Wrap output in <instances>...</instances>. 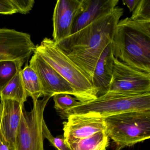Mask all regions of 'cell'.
Instances as JSON below:
<instances>
[{
    "instance_id": "d6986e66",
    "label": "cell",
    "mask_w": 150,
    "mask_h": 150,
    "mask_svg": "<svg viewBox=\"0 0 150 150\" xmlns=\"http://www.w3.org/2000/svg\"><path fill=\"white\" fill-rule=\"evenodd\" d=\"M55 105L54 108L58 112H63L67 109L73 108L79 104L75 97H72L69 94L61 93L53 96Z\"/></svg>"
},
{
    "instance_id": "2e32d148",
    "label": "cell",
    "mask_w": 150,
    "mask_h": 150,
    "mask_svg": "<svg viewBox=\"0 0 150 150\" xmlns=\"http://www.w3.org/2000/svg\"><path fill=\"white\" fill-rule=\"evenodd\" d=\"M21 70L17 73L3 89L0 90L1 100H15L24 106L28 96L22 80Z\"/></svg>"
},
{
    "instance_id": "3957f363",
    "label": "cell",
    "mask_w": 150,
    "mask_h": 150,
    "mask_svg": "<svg viewBox=\"0 0 150 150\" xmlns=\"http://www.w3.org/2000/svg\"><path fill=\"white\" fill-rule=\"evenodd\" d=\"M34 52L71 85L78 100L86 102L98 97V90L86 74L56 45L52 39L44 38L40 45L36 46Z\"/></svg>"
},
{
    "instance_id": "4fadbf2b",
    "label": "cell",
    "mask_w": 150,
    "mask_h": 150,
    "mask_svg": "<svg viewBox=\"0 0 150 150\" xmlns=\"http://www.w3.org/2000/svg\"><path fill=\"white\" fill-rule=\"evenodd\" d=\"M24 106L13 100L0 102V131L5 138L15 145L16 134Z\"/></svg>"
},
{
    "instance_id": "277c9868",
    "label": "cell",
    "mask_w": 150,
    "mask_h": 150,
    "mask_svg": "<svg viewBox=\"0 0 150 150\" xmlns=\"http://www.w3.org/2000/svg\"><path fill=\"white\" fill-rule=\"evenodd\" d=\"M150 110V93L141 95L107 93L96 99L66 110L62 117L72 115H85L104 118L130 111Z\"/></svg>"
},
{
    "instance_id": "ba28073f",
    "label": "cell",
    "mask_w": 150,
    "mask_h": 150,
    "mask_svg": "<svg viewBox=\"0 0 150 150\" xmlns=\"http://www.w3.org/2000/svg\"><path fill=\"white\" fill-rule=\"evenodd\" d=\"M35 47L29 34L14 29H0V61L26 62L34 53Z\"/></svg>"
},
{
    "instance_id": "e0dca14e",
    "label": "cell",
    "mask_w": 150,
    "mask_h": 150,
    "mask_svg": "<svg viewBox=\"0 0 150 150\" xmlns=\"http://www.w3.org/2000/svg\"><path fill=\"white\" fill-rule=\"evenodd\" d=\"M22 80L28 96L32 98L33 103L42 96V86L35 70L27 64L21 71Z\"/></svg>"
},
{
    "instance_id": "ac0fdd59",
    "label": "cell",
    "mask_w": 150,
    "mask_h": 150,
    "mask_svg": "<svg viewBox=\"0 0 150 150\" xmlns=\"http://www.w3.org/2000/svg\"><path fill=\"white\" fill-rule=\"evenodd\" d=\"M25 62L22 60L0 61V90L22 70V67Z\"/></svg>"
},
{
    "instance_id": "5b68a950",
    "label": "cell",
    "mask_w": 150,
    "mask_h": 150,
    "mask_svg": "<svg viewBox=\"0 0 150 150\" xmlns=\"http://www.w3.org/2000/svg\"><path fill=\"white\" fill-rule=\"evenodd\" d=\"M115 150L131 146L150 138V110L130 111L103 118Z\"/></svg>"
},
{
    "instance_id": "cb8c5ba5",
    "label": "cell",
    "mask_w": 150,
    "mask_h": 150,
    "mask_svg": "<svg viewBox=\"0 0 150 150\" xmlns=\"http://www.w3.org/2000/svg\"><path fill=\"white\" fill-rule=\"evenodd\" d=\"M0 150H16L15 146L8 141L0 131Z\"/></svg>"
},
{
    "instance_id": "ffe728a7",
    "label": "cell",
    "mask_w": 150,
    "mask_h": 150,
    "mask_svg": "<svg viewBox=\"0 0 150 150\" xmlns=\"http://www.w3.org/2000/svg\"><path fill=\"white\" fill-rule=\"evenodd\" d=\"M130 18L132 21H150V0H140Z\"/></svg>"
},
{
    "instance_id": "44dd1931",
    "label": "cell",
    "mask_w": 150,
    "mask_h": 150,
    "mask_svg": "<svg viewBox=\"0 0 150 150\" xmlns=\"http://www.w3.org/2000/svg\"><path fill=\"white\" fill-rule=\"evenodd\" d=\"M43 134L44 138H46L50 144L57 150H71L65 141L64 136H59L55 137L48 129L45 121H43L42 125Z\"/></svg>"
},
{
    "instance_id": "8fae6325",
    "label": "cell",
    "mask_w": 150,
    "mask_h": 150,
    "mask_svg": "<svg viewBox=\"0 0 150 150\" xmlns=\"http://www.w3.org/2000/svg\"><path fill=\"white\" fill-rule=\"evenodd\" d=\"M82 0H58L53 14L52 37L55 43L71 34L75 16Z\"/></svg>"
},
{
    "instance_id": "603a6c76",
    "label": "cell",
    "mask_w": 150,
    "mask_h": 150,
    "mask_svg": "<svg viewBox=\"0 0 150 150\" xmlns=\"http://www.w3.org/2000/svg\"><path fill=\"white\" fill-rule=\"evenodd\" d=\"M16 13L10 0H0V14L11 15Z\"/></svg>"
},
{
    "instance_id": "7402d4cb",
    "label": "cell",
    "mask_w": 150,
    "mask_h": 150,
    "mask_svg": "<svg viewBox=\"0 0 150 150\" xmlns=\"http://www.w3.org/2000/svg\"><path fill=\"white\" fill-rule=\"evenodd\" d=\"M10 2L16 13L23 14H26L31 11L35 3L34 0H10Z\"/></svg>"
},
{
    "instance_id": "d4e9b609",
    "label": "cell",
    "mask_w": 150,
    "mask_h": 150,
    "mask_svg": "<svg viewBox=\"0 0 150 150\" xmlns=\"http://www.w3.org/2000/svg\"><path fill=\"white\" fill-rule=\"evenodd\" d=\"M140 0H122L124 5H126L130 12H132L136 8Z\"/></svg>"
},
{
    "instance_id": "5bb4252c",
    "label": "cell",
    "mask_w": 150,
    "mask_h": 150,
    "mask_svg": "<svg viewBox=\"0 0 150 150\" xmlns=\"http://www.w3.org/2000/svg\"><path fill=\"white\" fill-rule=\"evenodd\" d=\"M114 59L111 42L103 52L94 70L92 83L98 90V96L105 94L108 91L113 75Z\"/></svg>"
},
{
    "instance_id": "30bf717a",
    "label": "cell",
    "mask_w": 150,
    "mask_h": 150,
    "mask_svg": "<svg viewBox=\"0 0 150 150\" xmlns=\"http://www.w3.org/2000/svg\"><path fill=\"white\" fill-rule=\"evenodd\" d=\"M67 118V122L63 123V136L66 143L83 139L99 132L107 130L103 118L72 115Z\"/></svg>"
},
{
    "instance_id": "52a82bcc",
    "label": "cell",
    "mask_w": 150,
    "mask_h": 150,
    "mask_svg": "<svg viewBox=\"0 0 150 150\" xmlns=\"http://www.w3.org/2000/svg\"><path fill=\"white\" fill-rule=\"evenodd\" d=\"M107 93H150V73L134 69L114 57L112 80Z\"/></svg>"
},
{
    "instance_id": "9a60e30c",
    "label": "cell",
    "mask_w": 150,
    "mask_h": 150,
    "mask_svg": "<svg viewBox=\"0 0 150 150\" xmlns=\"http://www.w3.org/2000/svg\"><path fill=\"white\" fill-rule=\"evenodd\" d=\"M109 138L107 130H104L86 138L66 143L71 150H107Z\"/></svg>"
},
{
    "instance_id": "9c48e42d",
    "label": "cell",
    "mask_w": 150,
    "mask_h": 150,
    "mask_svg": "<svg viewBox=\"0 0 150 150\" xmlns=\"http://www.w3.org/2000/svg\"><path fill=\"white\" fill-rule=\"evenodd\" d=\"M29 65L39 78L42 96L52 97L57 94L64 93L75 97L76 94L71 85L37 53L34 52Z\"/></svg>"
},
{
    "instance_id": "8992f818",
    "label": "cell",
    "mask_w": 150,
    "mask_h": 150,
    "mask_svg": "<svg viewBox=\"0 0 150 150\" xmlns=\"http://www.w3.org/2000/svg\"><path fill=\"white\" fill-rule=\"evenodd\" d=\"M51 96L34 103L33 109L23 110L15 140L16 150H44L42 125L44 113Z\"/></svg>"
},
{
    "instance_id": "7c38bea8",
    "label": "cell",
    "mask_w": 150,
    "mask_h": 150,
    "mask_svg": "<svg viewBox=\"0 0 150 150\" xmlns=\"http://www.w3.org/2000/svg\"><path fill=\"white\" fill-rule=\"evenodd\" d=\"M119 1V0H82L74 18L71 35L111 13Z\"/></svg>"
},
{
    "instance_id": "6da1fadb",
    "label": "cell",
    "mask_w": 150,
    "mask_h": 150,
    "mask_svg": "<svg viewBox=\"0 0 150 150\" xmlns=\"http://www.w3.org/2000/svg\"><path fill=\"white\" fill-rule=\"evenodd\" d=\"M124 11V8L116 6L111 13L56 43L85 73L92 83L96 65L106 46L112 42Z\"/></svg>"
},
{
    "instance_id": "7a4b0ae2",
    "label": "cell",
    "mask_w": 150,
    "mask_h": 150,
    "mask_svg": "<svg viewBox=\"0 0 150 150\" xmlns=\"http://www.w3.org/2000/svg\"><path fill=\"white\" fill-rule=\"evenodd\" d=\"M111 45L115 58L150 73V21H132L129 17L120 20Z\"/></svg>"
}]
</instances>
